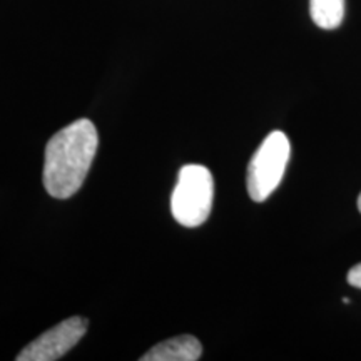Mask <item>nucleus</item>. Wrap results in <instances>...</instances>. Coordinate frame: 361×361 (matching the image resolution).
<instances>
[{
	"mask_svg": "<svg viewBox=\"0 0 361 361\" xmlns=\"http://www.w3.org/2000/svg\"><path fill=\"white\" fill-rule=\"evenodd\" d=\"M290 154V139L281 130H274L264 139L247 166V192L252 201H266L279 186Z\"/></svg>",
	"mask_w": 361,
	"mask_h": 361,
	"instance_id": "nucleus-3",
	"label": "nucleus"
},
{
	"mask_svg": "<svg viewBox=\"0 0 361 361\" xmlns=\"http://www.w3.org/2000/svg\"><path fill=\"white\" fill-rule=\"evenodd\" d=\"M214 180L211 171L201 164L180 168L171 197L174 219L186 228H196L207 219L213 207Z\"/></svg>",
	"mask_w": 361,
	"mask_h": 361,
	"instance_id": "nucleus-2",
	"label": "nucleus"
},
{
	"mask_svg": "<svg viewBox=\"0 0 361 361\" xmlns=\"http://www.w3.org/2000/svg\"><path fill=\"white\" fill-rule=\"evenodd\" d=\"M97 144V129L89 119H79L59 130L45 146V191L57 200L78 192L87 178Z\"/></svg>",
	"mask_w": 361,
	"mask_h": 361,
	"instance_id": "nucleus-1",
	"label": "nucleus"
},
{
	"mask_svg": "<svg viewBox=\"0 0 361 361\" xmlns=\"http://www.w3.org/2000/svg\"><path fill=\"white\" fill-rule=\"evenodd\" d=\"M358 207H360V211H361V194H360V197H358Z\"/></svg>",
	"mask_w": 361,
	"mask_h": 361,
	"instance_id": "nucleus-8",
	"label": "nucleus"
},
{
	"mask_svg": "<svg viewBox=\"0 0 361 361\" xmlns=\"http://www.w3.org/2000/svg\"><path fill=\"white\" fill-rule=\"evenodd\" d=\"M348 283L351 284V286L360 288V290H361V263L353 266V268L350 269V273H348Z\"/></svg>",
	"mask_w": 361,
	"mask_h": 361,
	"instance_id": "nucleus-7",
	"label": "nucleus"
},
{
	"mask_svg": "<svg viewBox=\"0 0 361 361\" xmlns=\"http://www.w3.org/2000/svg\"><path fill=\"white\" fill-rule=\"evenodd\" d=\"M310 13L316 25L333 30L345 17V0H310Z\"/></svg>",
	"mask_w": 361,
	"mask_h": 361,
	"instance_id": "nucleus-6",
	"label": "nucleus"
},
{
	"mask_svg": "<svg viewBox=\"0 0 361 361\" xmlns=\"http://www.w3.org/2000/svg\"><path fill=\"white\" fill-rule=\"evenodd\" d=\"M202 346L197 338L183 335L171 338L156 345L146 355L142 361H196L201 358Z\"/></svg>",
	"mask_w": 361,
	"mask_h": 361,
	"instance_id": "nucleus-5",
	"label": "nucleus"
},
{
	"mask_svg": "<svg viewBox=\"0 0 361 361\" xmlns=\"http://www.w3.org/2000/svg\"><path fill=\"white\" fill-rule=\"evenodd\" d=\"M87 326L89 322L82 316L67 318L30 341L17 355V361H54L62 358L78 345L87 331Z\"/></svg>",
	"mask_w": 361,
	"mask_h": 361,
	"instance_id": "nucleus-4",
	"label": "nucleus"
}]
</instances>
